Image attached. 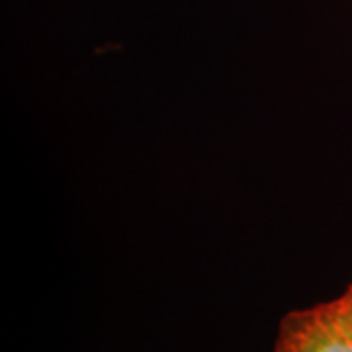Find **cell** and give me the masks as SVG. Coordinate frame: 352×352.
Returning a JSON list of instances; mask_svg holds the SVG:
<instances>
[{
	"mask_svg": "<svg viewBox=\"0 0 352 352\" xmlns=\"http://www.w3.org/2000/svg\"><path fill=\"white\" fill-rule=\"evenodd\" d=\"M327 307L333 317L340 323V327L352 337V286H349V289L340 298L327 302Z\"/></svg>",
	"mask_w": 352,
	"mask_h": 352,
	"instance_id": "7a4b0ae2",
	"label": "cell"
},
{
	"mask_svg": "<svg viewBox=\"0 0 352 352\" xmlns=\"http://www.w3.org/2000/svg\"><path fill=\"white\" fill-rule=\"evenodd\" d=\"M274 352H352V337L327 303L288 314L278 329Z\"/></svg>",
	"mask_w": 352,
	"mask_h": 352,
	"instance_id": "6da1fadb",
	"label": "cell"
}]
</instances>
